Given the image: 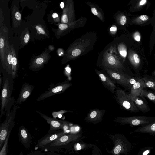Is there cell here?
I'll return each instance as SVG.
<instances>
[{"instance_id":"1","label":"cell","mask_w":155,"mask_h":155,"mask_svg":"<svg viewBox=\"0 0 155 155\" xmlns=\"http://www.w3.org/2000/svg\"><path fill=\"white\" fill-rule=\"evenodd\" d=\"M103 63L105 68L125 73L123 71L124 68L118 58L115 45L111 46L104 52Z\"/></svg>"},{"instance_id":"2","label":"cell","mask_w":155,"mask_h":155,"mask_svg":"<svg viewBox=\"0 0 155 155\" xmlns=\"http://www.w3.org/2000/svg\"><path fill=\"white\" fill-rule=\"evenodd\" d=\"M12 87L8 78L5 79L3 81L1 93V107L0 118L6 114L8 110H11V107L14 104L15 99L11 96Z\"/></svg>"},{"instance_id":"3","label":"cell","mask_w":155,"mask_h":155,"mask_svg":"<svg viewBox=\"0 0 155 155\" xmlns=\"http://www.w3.org/2000/svg\"><path fill=\"white\" fill-rule=\"evenodd\" d=\"M20 107L14 105L12 110H8L6 113V118L0 125V149H1L8 136L15 126L14 119L17 110Z\"/></svg>"},{"instance_id":"4","label":"cell","mask_w":155,"mask_h":155,"mask_svg":"<svg viewBox=\"0 0 155 155\" xmlns=\"http://www.w3.org/2000/svg\"><path fill=\"white\" fill-rule=\"evenodd\" d=\"M115 92L114 96L116 101L121 108L131 113H136L139 111L133 100L124 91L117 87Z\"/></svg>"},{"instance_id":"5","label":"cell","mask_w":155,"mask_h":155,"mask_svg":"<svg viewBox=\"0 0 155 155\" xmlns=\"http://www.w3.org/2000/svg\"><path fill=\"white\" fill-rule=\"evenodd\" d=\"M115 121L121 124H128L130 126H144L155 121V117L134 116L117 117Z\"/></svg>"},{"instance_id":"6","label":"cell","mask_w":155,"mask_h":155,"mask_svg":"<svg viewBox=\"0 0 155 155\" xmlns=\"http://www.w3.org/2000/svg\"><path fill=\"white\" fill-rule=\"evenodd\" d=\"M72 84L68 81H64L57 83L55 85L52 84L50 86L48 91H46L38 98L37 101H39L56 94L63 93Z\"/></svg>"},{"instance_id":"7","label":"cell","mask_w":155,"mask_h":155,"mask_svg":"<svg viewBox=\"0 0 155 155\" xmlns=\"http://www.w3.org/2000/svg\"><path fill=\"white\" fill-rule=\"evenodd\" d=\"M105 70L108 77L115 83L119 84L127 90H130L132 85L125 77L126 74L121 73L107 68Z\"/></svg>"},{"instance_id":"8","label":"cell","mask_w":155,"mask_h":155,"mask_svg":"<svg viewBox=\"0 0 155 155\" xmlns=\"http://www.w3.org/2000/svg\"><path fill=\"white\" fill-rule=\"evenodd\" d=\"M90 41L89 40H83L72 45L65 54L67 58L66 62L80 55L89 45Z\"/></svg>"},{"instance_id":"9","label":"cell","mask_w":155,"mask_h":155,"mask_svg":"<svg viewBox=\"0 0 155 155\" xmlns=\"http://www.w3.org/2000/svg\"><path fill=\"white\" fill-rule=\"evenodd\" d=\"M50 58V54L46 49L31 62L30 69L35 71L39 70L48 62Z\"/></svg>"},{"instance_id":"10","label":"cell","mask_w":155,"mask_h":155,"mask_svg":"<svg viewBox=\"0 0 155 155\" xmlns=\"http://www.w3.org/2000/svg\"><path fill=\"white\" fill-rule=\"evenodd\" d=\"M75 21L73 1L71 0H67L63 11L61 22L62 23H69Z\"/></svg>"},{"instance_id":"11","label":"cell","mask_w":155,"mask_h":155,"mask_svg":"<svg viewBox=\"0 0 155 155\" xmlns=\"http://www.w3.org/2000/svg\"><path fill=\"white\" fill-rule=\"evenodd\" d=\"M36 112L50 124V128L49 131H56L60 129H64L65 127L68 126V123L66 121L50 117L37 111Z\"/></svg>"},{"instance_id":"12","label":"cell","mask_w":155,"mask_h":155,"mask_svg":"<svg viewBox=\"0 0 155 155\" xmlns=\"http://www.w3.org/2000/svg\"><path fill=\"white\" fill-rule=\"evenodd\" d=\"M66 134L64 132L48 131L46 135L38 140L37 146L38 148L45 147L57 138Z\"/></svg>"},{"instance_id":"13","label":"cell","mask_w":155,"mask_h":155,"mask_svg":"<svg viewBox=\"0 0 155 155\" xmlns=\"http://www.w3.org/2000/svg\"><path fill=\"white\" fill-rule=\"evenodd\" d=\"M18 135L20 143L26 149L30 148L32 143V136L24 126L19 128Z\"/></svg>"},{"instance_id":"14","label":"cell","mask_w":155,"mask_h":155,"mask_svg":"<svg viewBox=\"0 0 155 155\" xmlns=\"http://www.w3.org/2000/svg\"><path fill=\"white\" fill-rule=\"evenodd\" d=\"M84 20L81 18L73 22L60 24L56 33V36L59 37L68 30L81 26L84 24Z\"/></svg>"},{"instance_id":"15","label":"cell","mask_w":155,"mask_h":155,"mask_svg":"<svg viewBox=\"0 0 155 155\" xmlns=\"http://www.w3.org/2000/svg\"><path fill=\"white\" fill-rule=\"evenodd\" d=\"M105 112L104 110L98 109L90 110L85 120L87 122L93 123L100 122L102 120Z\"/></svg>"},{"instance_id":"16","label":"cell","mask_w":155,"mask_h":155,"mask_svg":"<svg viewBox=\"0 0 155 155\" xmlns=\"http://www.w3.org/2000/svg\"><path fill=\"white\" fill-rule=\"evenodd\" d=\"M34 86L25 83L22 86L16 103L20 104L25 101L31 95Z\"/></svg>"},{"instance_id":"17","label":"cell","mask_w":155,"mask_h":155,"mask_svg":"<svg viewBox=\"0 0 155 155\" xmlns=\"http://www.w3.org/2000/svg\"><path fill=\"white\" fill-rule=\"evenodd\" d=\"M95 72L105 87L112 93H114L115 92V90L117 88L114 82L108 76L101 72L97 70H95Z\"/></svg>"},{"instance_id":"18","label":"cell","mask_w":155,"mask_h":155,"mask_svg":"<svg viewBox=\"0 0 155 155\" xmlns=\"http://www.w3.org/2000/svg\"><path fill=\"white\" fill-rule=\"evenodd\" d=\"M7 30L4 28H1L0 38V53L1 62L3 68L5 70V43L6 35Z\"/></svg>"},{"instance_id":"19","label":"cell","mask_w":155,"mask_h":155,"mask_svg":"<svg viewBox=\"0 0 155 155\" xmlns=\"http://www.w3.org/2000/svg\"><path fill=\"white\" fill-rule=\"evenodd\" d=\"M5 70L8 74L11 75L12 73V55L10 45L7 37L5 43Z\"/></svg>"},{"instance_id":"20","label":"cell","mask_w":155,"mask_h":155,"mask_svg":"<svg viewBox=\"0 0 155 155\" xmlns=\"http://www.w3.org/2000/svg\"><path fill=\"white\" fill-rule=\"evenodd\" d=\"M144 83V81L141 78L132 85L130 89V92L128 94L131 99H132L134 97L140 96L143 89Z\"/></svg>"},{"instance_id":"21","label":"cell","mask_w":155,"mask_h":155,"mask_svg":"<svg viewBox=\"0 0 155 155\" xmlns=\"http://www.w3.org/2000/svg\"><path fill=\"white\" fill-rule=\"evenodd\" d=\"M145 98L140 96L132 99L139 110L143 113L149 112L150 110L147 102Z\"/></svg>"},{"instance_id":"22","label":"cell","mask_w":155,"mask_h":155,"mask_svg":"<svg viewBox=\"0 0 155 155\" xmlns=\"http://www.w3.org/2000/svg\"><path fill=\"white\" fill-rule=\"evenodd\" d=\"M12 52V73L11 77L13 79H15L17 76L18 70V61L16 57L15 51L13 45L12 44L10 45Z\"/></svg>"},{"instance_id":"23","label":"cell","mask_w":155,"mask_h":155,"mask_svg":"<svg viewBox=\"0 0 155 155\" xmlns=\"http://www.w3.org/2000/svg\"><path fill=\"white\" fill-rule=\"evenodd\" d=\"M12 18L13 27L15 28L18 26L20 24L21 15L18 7L16 5L12 7Z\"/></svg>"},{"instance_id":"24","label":"cell","mask_w":155,"mask_h":155,"mask_svg":"<svg viewBox=\"0 0 155 155\" xmlns=\"http://www.w3.org/2000/svg\"><path fill=\"white\" fill-rule=\"evenodd\" d=\"M135 132L147 133L152 136L155 135V121L144 126L138 127L134 130Z\"/></svg>"},{"instance_id":"25","label":"cell","mask_w":155,"mask_h":155,"mask_svg":"<svg viewBox=\"0 0 155 155\" xmlns=\"http://www.w3.org/2000/svg\"><path fill=\"white\" fill-rule=\"evenodd\" d=\"M141 78L144 82L143 89L148 88L155 93V77L147 74L143 75Z\"/></svg>"},{"instance_id":"26","label":"cell","mask_w":155,"mask_h":155,"mask_svg":"<svg viewBox=\"0 0 155 155\" xmlns=\"http://www.w3.org/2000/svg\"><path fill=\"white\" fill-rule=\"evenodd\" d=\"M140 96L147 98L155 104V93L153 91L143 89Z\"/></svg>"},{"instance_id":"27","label":"cell","mask_w":155,"mask_h":155,"mask_svg":"<svg viewBox=\"0 0 155 155\" xmlns=\"http://www.w3.org/2000/svg\"><path fill=\"white\" fill-rule=\"evenodd\" d=\"M11 133H8V136L5 140V141L0 151V155H7L8 149V139Z\"/></svg>"},{"instance_id":"28","label":"cell","mask_w":155,"mask_h":155,"mask_svg":"<svg viewBox=\"0 0 155 155\" xmlns=\"http://www.w3.org/2000/svg\"><path fill=\"white\" fill-rule=\"evenodd\" d=\"M118 50L120 55L123 58H125L127 55V51L125 46L123 44H119Z\"/></svg>"},{"instance_id":"29","label":"cell","mask_w":155,"mask_h":155,"mask_svg":"<svg viewBox=\"0 0 155 155\" xmlns=\"http://www.w3.org/2000/svg\"><path fill=\"white\" fill-rule=\"evenodd\" d=\"M153 147L148 146L145 147L141 150L137 155H147L150 153Z\"/></svg>"},{"instance_id":"30","label":"cell","mask_w":155,"mask_h":155,"mask_svg":"<svg viewBox=\"0 0 155 155\" xmlns=\"http://www.w3.org/2000/svg\"><path fill=\"white\" fill-rule=\"evenodd\" d=\"M68 112H72L73 111L64 110H61L58 111L52 112V114L53 118L55 119H56L59 115L60 114H63L64 113Z\"/></svg>"},{"instance_id":"31","label":"cell","mask_w":155,"mask_h":155,"mask_svg":"<svg viewBox=\"0 0 155 155\" xmlns=\"http://www.w3.org/2000/svg\"><path fill=\"white\" fill-rule=\"evenodd\" d=\"M91 11L92 13L94 15L99 17L100 19L103 20V18L102 15L100 12H98L97 11V9L95 7H92L91 8Z\"/></svg>"},{"instance_id":"32","label":"cell","mask_w":155,"mask_h":155,"mask_svg":"<svg viewBox=\"0 0 155 155\" xmlns=\"http://www.w3.org/2000/svg\"><path fill=\"white\" fill-rule=\"evenodd\" d=\"M117 20L120 25H124L125 24L126 22L127 18L125 16L122 15L118 17Z\"/></svg>"},{"instance_id":"33","label":"cell","mask_w":155,"mask_h":155,"mask_svg":"<svg viewBox=\"0 0 155 155\" xmlns=\"http://www.w3.org/2000/svg\"><path fill=\"white\" fill-rule=\"evenodd\" d=\"M148 19V17L145 15H142L136 19V22H140L141 21H143L147 20Z\"/></svg>"},{"instance_id":"34","label":"cell","mask_w":155,"mask_h":155,"mask_svg":"<svg viewBox=\"0 0 155 155\" xmlns=\"http://www.w3.org/2000/svg\"><path fill=\"white\" fill-rule=\"evenodd\" d=\"M30 39V35L28 32H27L25 34L23 38L22 44L23 45H25L28 42Z\"/></svg>"},{"instance_id":"35","label":"cell","mask_w":155,"mask_h":155,"mask_svg":"<svg viewBox=\"0 0 155 155\" xmlns=\"http://www.w3.org/2000/svg\"><path fill=\"white\" fill-rule=\"evenodd\" d=\"M35 28L36 30L40 33L44 35H46V34L42 28L39 25H37L35 26Z\"/></svg>"},{"instance_id":"36","label":"cell","mask_w":155,"mask_h":155,"mask_svg":"<svg viewBox=\"0 0 155 155\" xmlns=\"http://www.w3.org/2000/svg\"><path fill=\"white\" fill-rule=\"evenodd\" d=\"M123 148L120 145H118L116 146L114 150V153L115 154H118L121 151Z\"/></svg>"},{"instance_id":"37","label":"cell","mask_w":155,"mask_h":155,"mask_svg":"<svg viewBox=\"0 0 155 155\" xmlns=\"http://www.w3.org/2000/svg\"><path fill=\"white\" fill-rule=\"evenodd\" d=\"M134 38L135 41L139 42L140 40V33L136 32L134 35Z\"/></svg>"},{"instance_id":"38","label":"cell","mask_w":155,"mask_h":155,"mask_svg":"<svg viewBox=\"0 0 155 155\" xmlns=\"http://www.w3.org/2000/svg\"><path fill=\"white\" fill-rule=\"evenodd\" d=\"M110 30L111 33L114 34L117 32V28L116 26L113 25L110 28Z\"/></svg>"},{"instance_id":"39","label":"cell","mask_w":155,"mask_h":155,"mask_svg":"<svg viewBox=\"0 0 155 155\" xmlns=\"http://www.w3.org/2000/svg\"><path fill=\"white\" fill-rule=\"evenodd\" d=\"M46 153H42L40 151L35 152L31 153V154L30 155H45L46 154Z\"/></svg>"},{"instance_id":"40","label":"cell","mask_w":155,"mask_h":155,"mask_svg":"<svg viewBox=\"0 0 155 155\" xmlns=\"http://www.w3.org/2000/svg\"><path fill=\"white\" fill-rule=\"evenodd\" d=\"M47 155H58L54 151H51L47 153Z\"/></svg>"},{"instance_id":"41","label":"cell","mask_w":155,"mask_h":155,"mask_svg":"<svg viewBox=\"0 0 155 155\" xmlns=\"http://www.w3.org/2000/svg\"><path fill=\"white\" fill-rule=\"evenodd\" d=\"M147 2V0H142L141 1L140 3L139 4L140 5H143L145 4Z\"/></svg>"},{"instance_id":"42","label":"cell","mask_w":155,"mask_h":155,"mask_svg":"<svg viewBox=\"0 0 155 155\" xmlns=\"http://www.w3.org/2000/svg\"><path fill=\"white\" fill-rule=\"evenodd\" d=\"M52 16L53 18H58V14L56 13H54L52 15Z\"/></svg>"},{"instance_id":"43","label":"cell","mask_w":155,"mask_h":155,"mask_svg":"<svg viewBox=\"0 0 155 155\" xmlns=\"http://www.w3.org/2000/svg\"><path fill=\"white\" fill-rule=\"evenodd\" d=\"M81 148V147L79 143L77 144L76 145V149L78 150H80Z\"/></svg>"},{"instance_id":"44","label":"cell","mask_w":155,"mask_h":155,"mask_svg":"<svg viewBox=\"0 0 155 155\" xmlns=\"http://www.w3.org/2000/svg\"><path fill=\"white\" fill-rule=\"evenodd\" d=\"M60 6L61 8L63 9L64 7V4L63 2H62L60 4Z\"/></svg>"},{"instance_id":"45","label":"cell","mask_w":155,"mask_h":155,"mask_svg":"<svg viewBox=\"0 0 155 155\" xmlns=\"http://www.w3.org/2000/svg\"><path fill=\"white\" fill-rule=\"evenodd\" d=\"M152 75L155 77V71L152 73Z\"/></svg>"},{"instance_id":"46","label":"cell","mask_w":155,"mask_h":155,"mask_svg":"<svg viewBox=\"0 0 155 155\" xmlns=\"http://www.w3.org/2000/svg\"><path fill=\"white\" fill-rule=\"evenodd\" d=\"M0 88H1V86L2 83V78L1 77H0Z\"/></svg>"},{"instance_id":"47","label":"cell","mask_w":155,"mask_h":155,"mask_svg":"<svg viewBox=\"0 0 155 155\" xmlns=\"http://www.w3.org/2000/svg\"><path fill=\"white\" fill-rule=\"evenodd\" d=\"M79 127H77L75 128V130L76 131H78L79 130Z\"/></svg>"},{"instance_id":"48","label":"cell","mask_w":155,"mask_h":155,"mask_svg":"<svg viewBox=\"0 0 155 155\" xmlns=\"http://www.w3.org/2000/svg\"><path fill=\"white\" fill-rule=\"evenodd\" d=\"M19 155H23V153L22 151L19 154Z\"/></svg>"},{"instance_id":"49","label":"cell","mask_w":155,"mask_h":155,"mask_svg":"<svg viewBox=\"0 0 155 155\" xmlns=\"http://www.w3.org/2000/svg\"><path fill=\"white\" fill-rule=\"evenodd\" d=\"M10 155H12V154H11Z\"/></svg>"}]
</instances>
